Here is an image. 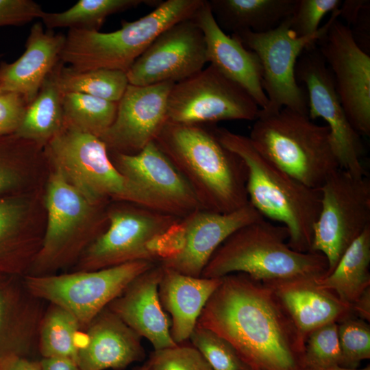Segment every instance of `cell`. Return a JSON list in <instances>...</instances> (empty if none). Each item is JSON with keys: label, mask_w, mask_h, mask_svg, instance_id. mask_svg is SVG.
I'll return each instance as SVG.
<instances>
[{"label": "cell", "mask_w": 370, "mask_h": 370, "mask_svg": "<svg viewBox=\"0 0 370 370\" xmlns=\"http://www.w3.org/2000/svg\"><path fill=\"white\" fill-rule=\"evenodd\" d=\"M221 278L197 324L229 341L252 370H304L305 342L272 289L242 273Z\"/></svg>", "instance_id": "1"}, {"label": "cell", "mask_w": 370, "mask_h": 370, "mask_svg": "<svg viewBox=\"0 0 370 370\" xmlns=\"http://www.w3.org/2000/svg\"><path fill=\"white\" fill-rule=\"evenodd\" d=\"M154 143L185 179L202 210L229 213L249 203L246 165L222 145L212 125L166 121Z\"/></svg>", "instance_id": "2"}, {"label": "cell", "mask_w": 370, "mask_h": 370, "mask_svg": "<svg viewBox=\"0 0 370 370\" xmlns=\"http://www.w3.org/2000/svg\"><path fill=\"white\" fill-rule=\"evenodd\" d=\"M219 141L245 162L249 202L264 217L288 231V245L310 251L313 230L321 209V190L307 186L264 156L249 136L213 125Z\"/></svg>", "instance_id": "3"}, {"label": "cell", "mask_w": 370, "mask_h": 370, "mask_svg": "<svg viewBox=\"0 0 370 370\" xmlns=\"http://www.w3.org/2000/svg\"><path fill=\"white\" fill-rule=\"evenodd\" d=\"M288 231L262 218L232 234L214 251L201 277L220 278L242 273L263 284L299 279L319 280L328 271L320 253L300 252L288 245Z\"/></svg>", "instance_id": "4"}, {"label": "cell", "mask_w": 370, "mask_h": 370, "mask_svg": "<svg viewBox=\"0 0 370 370\" xmlns=\"http://www.w3.org/2000/svg\"><path fill=\"white\" fill-rule=\"evenodd\" d=\"M249 138L264 156L307 186L320 188L340 169L326 125L283 108L259 112Z\"/></svg>", "instance_id": "5"}, {"label": "cell", "mask_w": 370, "mask_h": 370, "mask_svg": "<svg viewBox=\"0 0 370 370\" xmlns=\"http://www.w3.org/2000/svg\"><path fill=\"white\" fill-rule=\"evenodd\" d=\"M204 1H161L150 13L132 22L123 21L121 27L112 32L69 29L60 61L75 71L107 69L127 73L160 33L193 18Z\"/></svg>", "instance_id": "6"}, {"label": "cell", "mask_w": 370, "mask_h": 370, "mask_svg": "<svg viewBox=\"0 0 370 370\" xmlns=\"http://www.w3.org/2000/svg\"><path fill=\"white\" fill-rule=\"evenodd\" d=\"M44 147L55 169L91 204L112 199L168 213L153 195L119 171L100 138L64 125Z\"/></svg>", "instance_id": "7"}, {"label": "cell", "mask_w": 370, "mask_h": 370, "mask_svg": "<svg viewBox=\"0 0 370 370\" xmlns=\"http://www.w3.org/2000/svg\"><path fill=\"white\" fill-rule=\"evenodd\" d=\"M156 264L140 260L95 271L28 274L23 280L34 297L69 311L84 330L135 278Z\"/></svg>", "instance_id": "8"}, {"label": "cell", "mask_w": 370, "mask_h": 370, "mask_svg": "<svg viewBox=\"0 0 370 370\" xmlns=\"http://www.w3.org/2000/svg\"><path fill=\"white\" fill-rule=\"evenodd\" d=\"M290 18L267 32L243 31L231 34L260 59L262 86L268 99L267 108L260 109L264 113L287 108L308 114L307 94L296 79L295 66L301 53L326 32L330 18L315 34L300 37L291 28Z\"/></svg>", "instance_id": "9"}, {"label": "cell", "mask_w": 370, "mask_h": 370, "mask_svg": "<svg viewBox=\"0 0 370 370\" xmlns=\"http://www.w3.org/2000/svg\"><path fill=\"white\" fill-rule=\"evenodd\" d=\"M320 190L321 209L310 251L326 258L328 275L346 249L370 226V182L367 175L357 177L338 169Z\"/></svg>", "instance_id": "10"}, {"label": "cell", "mask_w": 370, "mask_h": 370, "mask_svg": "<svg viewBox=\"0 0 370 370\" xmlns=\"http://www.w3.org/2000/svg\"><path fill=\"white\" fill-rule=\"evenodd\" d=\"M119 202L107 210V227L83 251L74 271H95L140 260L158 263L149 251V243L182 218Z\"/></svg>", "instance_id": "11"}, {"label": "cell", "mask_w": 370, "mask_h": 370, "mask_svg": "<svg viewBox=\"0 0 370 370\" xmlns=\"http://www.w3.org/2000/svg\"><path fill=\"white\" fill-rule=\"evenodd\" d=\"M45 205L47 224L40 249L29 269L30 275L56 273L79 258L90 244L84 233V223L97 206L86 199L56 169L47 182Z\"/></svg>", "instance_id": "12"}, {"label": "cell", "mask_w": 370, "mask_h": 370, "mask_svg": "<svg viewBox=\"0 0 370 370\" xmlns=\"http://www.w3.org/2000/svg\"><path fill=\"white\" fill-rule=\"evenodd\" d=\"M260 110L244 88L210 64L173 85L167 99V121L182 124L255 121Z\"/></svg>", "instance_id": "13"}, {"label": "cell", "mask_w": 370, "mask_h": 370, "mask_svg": "<svg viewBox=\"0 0 370 370\" xmlns=\"http://www.w3.org/2000/svg\"><path fill=\"white\" fill-rule=\"evenodd\" d=\"M295 77L306 88L310 119H323L330 130L340 169L357 177L367 175L361 160L364 147L360 135L347 118L331 71L316 43L299 56Z\"/></svg>", "instance_id": "14"}, {"label": "cell", "mask_w": 370, "mask_h": 370, "mask_svg": "<svg viewBox=\"0 0 370 370\" xmlns=\"http://www.w3.org/2000/svg\"><path fill=\"white\" fill-rule=\"evenodd\" d=\"M339 14V8L332 12L328 28L316 44L349 122L360 136H369L370 56Z\"/></svg>", "instance_id": "15"}, {"label": "cell", "mask_w": 370, "mask_h": 370, "mask_svg": "<svg viewBox=\"0 0 370 370\" xmlns=\"http://www.w3.org/2000/svg\"><path fill=\"white\" fill-rule=\"evenodd\" d=\"M208 62L204 34L191 18L160 33L133 63L127 76L129 84L136 86L177 83L194 75Z\"/></svg>", "instance_id": "16"}, {"label": "cell", "mask_w": 370, "mask_h": 370, "mask_svg": "<svg viewBox=\"0 0 370 370\" xmlns=\"http://www.w3.org/2000/svg\"><path fill=\"white\" fill-rule=\"evenodd\" d=\"M174 84H128L114 121L100 137L109 152L136 154L154 141L167 121V99Z\"/></svg>", "instance_id": "17"}, {"label": "cell", "mask_w": 370, "mask_h": 370, "mask_svg": "<svg viewBox=\"0 0 370 370\" xmlns=\"http://www.w3.org/2000/svg\"><path fill=\"white\" fill-rule=\"evenodd\" d=\"M109 156L121 173L153 195L169 214L184 218L201 209L188 184L154 141L136 154Z\"/></svg>", "instance_id": "18"}, {"label": "cell", "mask_w": 370, "mask_h": 370, "mask_svg": "<svg viewBox=\"0 0 370 370\" xmlns=\"http://www.w3.org/2000/svg\"><path fill=\"white\" fill-rule=\"evenodd\" d=\"M262 218L249 202L229 213L195 210L183 218L186 238L182 250L159 264L184 275L201 277L210 258L225 239L241 227Z\"/></svg>", "instance_id": "19"}, {"label": "cell", "mask_w": 370, "mask_h": 370, "mask_svg": "<svg viewBox=\"0 0 370 370\" xmlns=\"http://www.w3.org/2000/svg\"><path fill=\"white\" fill-rule=\"evenodd\" d=\"M145 357L141 337L107 306L82 331L76 364L82 370H123Z\"/></svg>", "instance_id": "20"}, {"label": "cell", "mask_w": 370, "mask_h": 370, "mask_svg": "<svg viewBox=\"0 0 370 370\" xmlns=\"http://www.w3.org/2000/svg\"><path fill=\"white\" fill-rule=\"evenodd\" d=\"M192 18L204 34L210 64L244 88L261 110L265 109L268 99L262 88V69L256 53L219 27L208 1H204Z\"/></svg>", "instance_id": "21"}, {"label": "cell", "mask_w": 370, "mask_h": 370, "mask_svg": "<svg viewBox=\"0 0 370 370\" xmlns=\"http://www.w3.org/2000/svg\"><path fill=\"white\" fill-rule=\"evenodd\" d=\"M164 269L157 263L135 278L108 307L154 350L175 346L171 323L161 305L158 286Z\"/></svg>", "instance_id": "22"}, {"label": "cell", "mask_w": 370, "mask_h": 370, "mask_svg": "<svg viewBox=\"0 0 370 370\" xmlns=\"http://www.w3.org/2000/svg\"><path fill=\"white\" fill-rule=\"evenodd\" d=\"M44 302L28 291L23 278L0 277V361L28 358L37 347Z\"/></svg>", "instance_id": "23"}, {"label": "cell", "mask_w": 370, "mask_h": 370, "mask_svg": "<svg viewBox=\"0 0 370 370\" xmlns=\"http://www.w3.org/2000/svg\"><path fill=\"white\" fill-rule=\"evenodd\" d=\"M65 38L62 34L45 30L40 22L34 24L23 53L13 62L0 63V91L19 93L30 103L60 61Z\"/></svg>", "instance_id": "24"}, {"label": "cell", "mask_w": 370, "mask_h": 370, "mask_svg": "<svg viewBox=\"0 0 370 370\" xmlns=\"http://www.w3.org/2000/svg\"><path fill=\"white\" fill-rule=\"evenodd\" d=\"M316 280L299 279L264 284L272 289L304 342L318 328L353 315L350 305L320 286Z\"/></svg>", "instance_id": "25"}, {"label": "cell", "mask_w": 370, "mask_h": 370, "mask_svg": "<svg viewBox=\"0 0 370 370\" xmlns=\"http://www.w3.org/2000/svg\"><path fill=\"white\" fill-rule=\"evenodd\" d=\"M158 286L161 305L171 316V335L176 344L188 340L221 278L184 275L164 268Z\"/></svg>", "instance_id": "26"}, {"label": "cell", "mask_w": 370, "mask_h": 370, "mask_svg": "<svg viewBox=\"0 0 370 370\" xmlns=\"http://www.w3.org/2000/svg\"><path fill=\"white\" fill-rule=\"evenodd\" d=\"M27 212L21 195L0 197V277L27 275L40 249L42 239L25 224Z\"/></svg>", "instance_id": "27"}, {"label": "cell", "mask_w": 370, "mask_h": 370, "mask_svg": "<svg viewBox=\"0 0 370 370\" xmlns=\"http://www.w3.org/2000/svg\"><path fill=\"white\" fill-rule=\"evenodd\" d=\"M298 0H208L212 14L224 32L231 34L275 29L293 14Z\"/></svg>", "instance_id": "28"}, {"label": "cell", "mask_w": 370, "mask_h": 370, "mask_svg": "<svg viewBox=\"0 0 370 370\" xmlns=\"http://www.w3.org/2000/svg\"><path fill=\"white\" fill-rule=\"evenodd\" d=\"M61 61L45 79L35 99L28 104L16 136L45 146L63 127L62 92L58 81Z\"/></svg>", "instance_id": "29"}, {"label": "cell", "mask_w": 370, "mask_h": 370, "mask_svg": "<svg viewBox=\"0 0 370 370\" xmlns=\"http://www.w3.org/2000/svg\"><path fill=\"white\" fill-rule=\"evenodd\" d=\"M370 226L346 249L334 270L317 283L352 305L370 287Z\"/></svg>", "instance_id": "30"}, {"label": "cell", "mask_w": 370, "mask_h": 370, "mask_svg": "<svg viewBox=\"0 0 370 370\" xmlns=\"http://www.w3.org/2000/svg\"><path fill=\"white\" fill-rule=\"evenodd\" d=\"M83 330L77 319L65 309L49 304L41 319L37 349L42 358H60L76 363Z\"/></svg>", "instance_id": "31"}, {"label": "cell", "mask_w": 370, "mask_h": 370, "mask_svg": "<svg viewBox=\"0 0 370 370\" xmlns=\"http://www.w3.org/2000/svg\"><path fill=\"white\" fill-rule=\"evenodd\" d=\"M153 0H79L62 12H45L42 20L48 29L69 27L99 31L111 14L145 3L157 6L161 1Z\"/></svg>", "instance_id": "32"}, {"label": "cell", "mask_w": 370, "mask_h": 370, "mask_svg": "<svg viewBox=\"0 0 370 370\" xmlns=\"http://www.w3.org/2000/svg\"><path fill=\"white\" fill-rule=\"evenodd\" d=\"M58 81L62 93H82L113 102H119L129 84L125 71L107 69L75 71L62 62Z\"/></svg>", "instance_id": "33"}, {"label": "cell", "mask_w": 370, "mask_h": 370, "mask_svg": "<svg viewBox=\"0 0 370 370\" xmlns=\"http://www.w3.org/2000/svg\"><path fill=\"white\" fill-rule=\"evenodd\" d=\"M64 125L100 138L116 116L118 102L77 92L62 93Z\"/></svg>", "instance_id": "34"}, {"label": "cell", "mask_w": 370, "mask_h": 370, "mask_svg": "<svg viewBox=\"0 0 370 370\" xmlns=\"http://www.w3.org/2000/svg\"><path fill=\"white\" fill-rule=\"evenodd\" d=\"M212 370H252L226 339L197 323L188 338Z\"/></svg>", "instance_id": "35"}, {"label": "cell", "mask_w": 370, "mask_h": 370, "mask_svg": "<svg viewBox=\"0 0 370 370\" xmlns=\"http://www.w3.org/2000/svg\"><path fill=\"white\" fill-rule=\"evenodd\" d=\"M341 354L338 323L332 322L311 332L307 336L302 359L304 370H318L340 366Z\"/></svg>", "instance_id": "36"}, {"label": "cell", "mask_w": 370, "mask_h": 370, "mask_svg": "<svg viewBox=\"0 0 370 370\" xmlns=\"http://www.w3.org/2000/svg\"><path fill=\"white\" fill-rule=\"evenodd\" d=\"M34 145L15 134L0 136V197L18 194L22 162Z\"/></svg>", "instance_id": "37"}, {"label": "cell", "mask_w": 370, "mask_h": 370, "mask_svg": "<svg viewBox=\"0 0 370 370\" xmlns=\"http://www.w3.org/2000/svg\"><path fill=\"white\" fill-rule=\"evenodd\" d=\"M338 323L341 367L358 368L360 362L370 358V325L351 315Z\"/></svg>", "instance_id": "38"}, {"label": "cell", "mask_w": 370, "mask_h": 370, "mask_svg": "<svg viewBox=\"0 0 370 370\" xmlns=\"http://www.w3.org/2000/svg\"><path fill=\"white\" fill-rule=\"evenodd\" d=\"M144 365L147 370H212L195 347L184 343L153 350Z\"/></svg>", "instance_id": "39"}, {"label": "cell", "mask_w": 370, "mask_h": 370, "mask_svg": "<svg viewBox=\"0 0 370 370\" xmlns=\"http://www.w3.org/2000/svg\"><path fill=\"white\" fill-rule=\"evenodd\" d=\"M341 0H298L290 18L291 28L300 37L315 34L323 17L341 5Z\"/></svg>", "instance_id": "40"}, {"label": "cell", "mask_w": 370, "mask_h": 370, "mask_svg": "<svg viewBox=\"0 0 370 370\" xmlns=\"http://www.w3.org/2000/svg\"><path fill=\"white\" fill-rule=\"evenodd\" d=\"M27 106L28 103L19 93L0 91V136L16 133Z\"/></svg>", "instance_id": "41"}, {"label": "cell", "mask_w": 370, "mask_h": 370, "mask_svg": "<svg viewBox=\"0 0 370 370\" xmlns=\"http://www.w3.org/2000/svg\"><path fill=\"white\" fill-rule=\"evenodd\" d=\"M45 11L32 0H0V27L22 25L37 18Z\"/></svg>", "instance_id": "42"}, {"label": "cell", "mask_w": 370, "mask_h": 370, "mask_svg": "<svg viewBox=\"0 0 370 370\" xmlns=\"http://www.w3.org/2000/svg\"><path fill=\"white\" fill-rule=\"evenodd\" d=\"M369 1L364 0H346L339 7V17L348 23L356 24L361 13L369 8Z\"/></svg>", "instance_id": "43"}, {"label": "cell", "mask_w": 370, "mask_h": 370, "mask_svg": "<svg viewBox=\"0 0 370 370\" xmlns=\"http://www.w3.org/2000/svg\"><path fill=\"white\" fill-rule=\"evenodd\" d=\"M0 370H42V368L39 361L13 356L0 361Z\"/></svg>", "instance_id": "44"}, {"label": "cell", "mask_w": 370, "mask_h": 370, "mask_svg": "<svg viewBox=\"0 0 370 370\" xmlns=\"http://www.w3.org/2000/svg\"><path fill=\"white\" fill-rule=\"evenodd\" d=\"M354 316L370 321V287L367 288L351 305Z\"/></svg>", "instance_id": "45"}, {"label": "cell", "mask_w": 370, "mask_h": 370, "mask_svg": "<svg viewBox=\"0 0 370 370\" xmlns=\"http://www.w3.org/2000/svg\"><path fill=\"white\" fill-rule=\"evenodd\" d=\"M42 370H82L74 362L60 358H41Z\"/></svg>", "instance_id": "46"}, {"label": "cell", "mask_w": 370, "mask_h": 370, "mask_svg": "<svg viewBox=\"0 0 370 370\" xmlns=\"http://www.w3.org/2000/svg\"><path fill=\"white\" fill-rule=\"evenodd\" d=\"M318 370H370V366L368 365L367 367H365V368H362V369H358V368H356V369H352V368H346V367H341V366H334V367H328V368H325V369H318Z\"/></svg>", "instance_id": "47"}, {"label": "cell", "mask_w": 370, "mask_h": 370, "mask_svg": "<svg viewBox=\"0 0 370 370\" xmlns=\"http://www.w3.org/2000/svg\"><path fill=\"white\" fill-rule=\"evenodd\" d=\"M133 370H147V369L145 365H143L141 366L136 367Z\"/></svg>", "instance_id": "48"}, {"label": "cell", "mask_w": 370, "mask_h": 370, "mask_svg": "<svg viewBox=\"0 0 370 370\" xmlns=\"http://www.w3.org/2000/svg\"><path fill=\"white\" fill-rule=\"evenodd\" d=\"M1 56H2V54H0V58H1Z\"/></svg>", "instance_id": "49"}, {"label": "cell", "mask_w": 370, "mask_h": 370, "mask_svg": "<svg viewBox=\"0 0 370 370\" xmlns=\"http://www.w3.org/2000/svg\"><path fill=\"white\" fill-rule=\"evenodd\" d=\"M304 370H306V369H304Z\"/></svg>", "instance_id": "50"}]
</instances>
